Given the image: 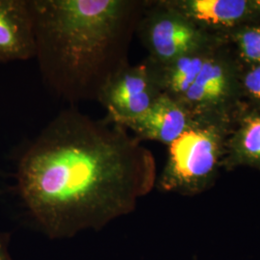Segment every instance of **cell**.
I'll return each instance as SVG.
<instances>
[{"mask_svg": "<svg viewBox=\"0 0 260 260\" xmlns=\"http://www.w3.org/2000/svg\"><path fill=\"white\" fill-rule=\"evenodd\" d=\"M140 142L107 118L60 112L18 166L19 194L42 230L67 238L131 213L156 182L154 157Z\"/></svg>", "mask_w": 260, "mask_h": 260, "instance_id": "1", "label": "cell"}, {"mask_svg": "<svg viewBox=\"0 0 260 260\" xmlns=\"http://www.w3.org/2000/svg\"><path fill=\"white\" fill-rule=\"evenodd\" d=\"M148 2L30 0L35 58L43 82L59 100L98 101L129 65L130 43Z\"/></svg>", "mask_w": 260, "mask_h": 260, "instance_id": "2", "label": "cell"}, {"mask_svg": "<svg viewBox=\"0 0 260 260\" xmlns=\"http://www.w3.org/2000/svg\"><path fill=\"white\" fill-rule=\"evenodd\" d=\"M230 120L196 118L194 124L169 147L158 188L179 195L200 194L213 184L223 166Z\"/></svg>", "mask_w": 260, "mask_h": 260, "instance_id": "3", "label": "cell"}, {"mask_svg": "<svg viewBox=\"0 0 260 260\" xmlns=\"http://www.w3.org/2000/svg\"><path fill=\"white\" fill-rule=\"evenodd\" d=\"M158 65L199 49L214 47L209 34L173 9L165 1L148 4L135 32Z\"/></svg>", "mask_w": 260, "mask_h": 260, "instance_id": "4", "label": "cell"}, {"mask_svg": "<svg viewBox=\"0 0 260 260\" xmlns=\"http://www.w3.org/2000/svg\"><path fill=\"white\" fill-rule=\"evenodd\" d=\"M242 93L241 75L233 60L215 51L178 102L194 118L230 120Z\"/></svg>", "mask_w": 260, "mask_h": 260, "instance_id": "5", "label": "cell"}, {"mask_svg": "<svg viewBox=\"0 0 260 260\" xmlns=\"http://www.w3.org/2000/svg\"><path fill=\"white\" fill-rule=\"evenodd\" d=\"M162 93L154 64L147 58L115 75L102 90L98 102L106 109V118L121 125L144 114Z\"/></svg>", "mask_w": 260, "mask_h": 260, "instance_id": "6", "label": "cell"}, {"mask_svg": "<svg viewBox=\"0 0 260 260\" xmlns=\"http://www.w3.org/2000/svg\"><path fill=\"white\" fill-rule=\"evenodd\" d=\"M196 118L177 100L162 93L138 118L121 124L139 140L170 146L195 122Z\"/></svg>", "mask_w": 260, "mask_h": 260, "instance_id": "7", "label": "cell"}, {"mask_svg": "<svg viewBox=\"0 0 260 260\" xmlns=\"http://www.w3.org/2000/svg\"><path fill=\"white\" fill-rule=\"evenodd\" d=\"M30 0H0V62L35 58Z\"/></svg>", "mask_w": 260, "mask_h": 260, "instance_id": "8", "label": "cell"}, {"mask_svg": "<svg viewBox=\"0 0 260 260\" xmlns=\"http://www.w3.org/2000/svg\"><path fill=\"white\" fill-rule=\"evenodd\" d=\"M196 25L206 28L234 29L251 17L255 11L251 0H164Z\"/></svg>", "mask_w": 260, "mask_h": 260, "instance_id": "9", "label": "cell"}, {"mask_svg": "<svg viewBox=\"0 0 260 260\" xmlns=\"http://www.w3.org/2000/svg\"><path fill=\"white\" fill-rule=\"evenodd\" d=\"M223 167L254 168L260 171V108L245 111L226 141Z\"/></svg>", "mask_w": 260, "mask_h": 260, "instance_id": "10", "label": "cell"}, {"mask_svg": "<svg viewBox=\"0 0 260 260\" xmlns=\"http://www.w3.org/2000/svg\"><path fill=\"white\" fill-rule=\"evenodd\" d=\"M214 47L199 49L163 64H154L162 93L178 101L195 82L205 63L213 55Z\"/></svg>", "mask_w": 260, "mask_h": 260, "instance_id": "11", "label": "cell"}, {"mask_svg": "<svg viewBox=\"0 0 260 260\" xmlns=\"http://www.w3.org/2000/svg\"><path fill=\"white\" fill-rule=\"evenodd\" d=\"M232 37L243 62L260 65V25L242 24L233 29Z\"/></svg>", "mask_w": 260, "mask_h": 260, "instance_id": "12", "label": "cell"}, {"mask_svg": "<svg viewBox=\"0 0 260 260\" xmlns=\"http://www.w3.org/2000/svg\"><path fill=\"white\" fill-rule=\"evenodd\" d=\"M242 93H246L260 108V65L250 67L241 75Z\"/></svg>", "mask_w": 260, "mask_h": 260, "instance_id": "13", "label": "cell"}, {"mask_svg": "<svg viewBox=\"0 0 260 260\" xmlns=\"http://www.w3.org/2000/svg\"><path fill=\"white\" fill-rule=\"evenodd\" d=\"M0 260H12L7 250V242L2 234H0Z\"/></svg>", "mask_w": 260, "mask_h": 260, "instance_id": "14", "label": "cell"}, {"mask_svg": "<svg viewBox=\"0 0 260 260\" xmlns=\"http://www.w3.org/2000/svg\"><path fill=\"white\" fill-rule=\"evenodd\" d=\"M252 6L255 14L260 16V0H252Z\"/></svg>", "mask_w": 260, "mask_h": 260, "instance_id": "15", "label": "cell"}]
</instances>
